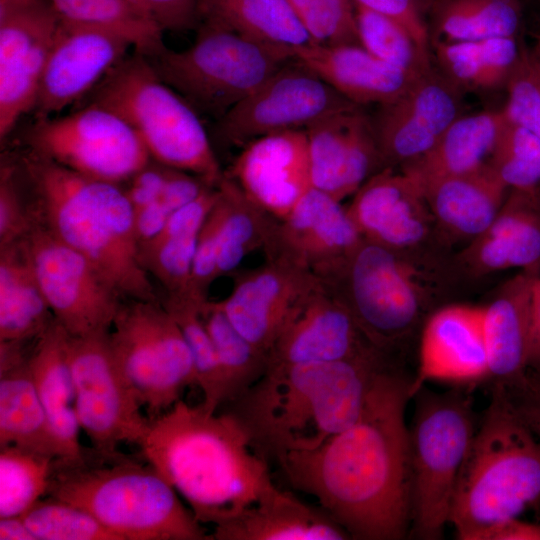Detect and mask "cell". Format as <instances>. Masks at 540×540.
Here are the masks:
<instances>
[{
  "label": "cell",
  "instance_id": "10",
  "mask_svg": "<svg viewBox=\"0 0 540 540\" xmlns=\"http://www.w3.org/2000/svg\"><path fill=\"white\" fill-rule=\"evenodd\" d=\"M187 49L149 58L160 79L198 113L218 120L294 57L201 21Z\"/></svg>",
  "mask_w": 540,
  "mask_h": 540
},
{
  "label": "cell",
  "instance_id": "35",
  "mask_svg": "<svg viewBox=\"0 0 540 540\" xmlns=\"http://www.w3.org/2000/svg\"><path fill=\"white\" fill-rule=\"evenodd\" d=\"M55 320L22 240L0 247V341H31Z\"/></svg>",
  "mask_w": 540,
  "mask_h": 540
},
{
  "label": "cell",
  "instance_id": "26",
  "mask_svg": "<svg viewBox=\"0 0 540 540\" xmlns=\"http://www.w3.org/2000/svg\"><path fill=\"white\" fill-rule=\"evenodd\" d=\"M537 274L522 270L483 306L489 380L509 397L521 394L528 385L531 293Z\"/></svg>",
  "mask_w": 540,
  "mask_h": 540
},
{
  "label": "cell",
  "instance_id": "53",
  "mask_svg": "<svg viewBox=\"0 0 540 540\" xmlns=\"http://www.w3.org/2000/svg\"><path fill=\"white\" fill-rule=\"evenodd\" d=\"M171 169L151 158L126 182L127 188H124V191L134 211L159 200Z\"/></svg>",
  "mask_w": 540,
  "mask_h": 540
},
{
  "label": "cell",
  "instance_id": "11",
  "mask_svg": "<svg viewBox=\"0 0 540 540\" xmlns=\"http://www.w3.org/2000/svg\"><path fill=\"white\" fill-rule=\"evenodd\" d=\"M114 357L148 419L153 420L196 384L183 334L160 302H122L108 334Z\"/></svg>",
  "mask_w": 540,
  "mask_h": 540
},
{
  "label": "cell",
  "instance_id": "2",
  "mask_svg": "<svg viewBox=\"0 0 540 540\" xmlns=\"http://www.w3.org/2000/svg\"><path fill=\"white\" fill-rule=\"evenodd\" d=\"M394 358L376 351L327 362L269 368L248 390L221 407L269 464L312 450L360 416L373 382Z\"/></svg>",
  "mask_w": 540,
  "mask_h": 540
},
{
  "label": "cell",
  "instance_id": "56",
  "mask_svg": "<svg viewBox=\"0 0 540 540\" xmlns=\"http://www.w3.org/2000/svg\"><path fill=\"white\" fill-rule=\"evenodd\" d=\"M530 330L528 383L530 387L540 388V273L535 276L532 284Z\"/></svg>",
  "mask_w": 540,
  "mask_h": 540
},
{
  "label": "cell",
  "instance_id": "3",
  "mask_svg": "<svg viewBox=\"0 0 540 540\" xmlns=\"http://www.w3.org/2000/svg\"><path fill=\"white\" fill-rule=\"evenodd\" d=\"M138 446L202 525L232 519L275 485L239 423L201 403L178 400L149 420Z\"/></svg>",
  "mask_w": 540,
  "mask_h": 540
},
{
  "label": "cell",
  "instance_id": "29",
  "mask_svg": "<svg viewBox=\"0 0 540 540\" xmlns=\"http://www.w3.org/2000/svg\"><path fill=\"white\" fill-rule=\"evenodd\" d=\"M420 185L433 216L435 232L450 241L467 243L491 225L509 189L488 165Z\"/></svg>",
  "mask_w": 540,
  "mask_h": 540
},
{
  "label": "cell",
  "instance_id": "1",
  "mask_svg": "<svg viewBox=\"0 0 540 540\" xmlns=\"http://www.w3.org/2000/svg\"><path fill=\"white\" fill-rule=\"evenodd\" d=\"M411 377L398 363L379 372L358 419L312 450L277 464L289 485L314 497L355 540H401L411 528L406 407Z\"/></svg>",
  "mask_w": 540,
  "mask_h": 540
},
{
  "label": "cell",
  "instance_id": "59",
  "mask_svg": "<svg viewBox=\"0 0 540 540\" xmlns=\"http://www.w3.org/2000/svg\"><path fill=\"white\" fill-rule=\"evenodd\" d=\"M538 46H539V49H540V35H539V40H538Z\"/></svg>",
  "mask_w": 540,
  "mask_h": 540
},
{
  "label": "cell",
  "instance_id": "36",
  "mask_svg": "<svg viewBox=\"0 0 540 540\" xmlns=\"http://www.w3.org/2000/svg\"><path fill=\"white\" fill-rule=\"evenodd\" d=\"M201 21L290 53L313 45L288 0H201Z\"/></svg>",
  "mask_w": 540,
  "mask_h": 540
},
{
  "label": "cell",
  "instance_id": "51",
  "mask_svg": "<svg viewBox=\"0 0 540 540\" xmlns=\"http://www.w3.org/2000/svg\"><path fill=\"white\" fill-rule=\"evenodd\" d=\"M432 0H351L362 6L389 16L402 24L424 49L431 51L427 12Z\"/></svg>",
  "mask_w": 540,
  "mask_h": 540
},
{
  "label": "cell",
  "instance_id": "43",
  "mask_svg": "<svg viewBox=\"0 0 540 540\" xmlns=\"http://www.w3.org/2000/svg\"><path fill=\"white\" fill-rule=\"evenodd\" d=\"M163 306L178 324L191 352L196 385L200 388L201 404L218 411L223 403L222 374L216 351L200 314V306L189 296H166Z\"/></svg>",
  "mask_w": 540,
  "mask_h": 540
},
{
  "label": "cell",
  "instance_id": "49",
  "mask_svg": "<svg viewBox=\"0 0 540 540\" xmlns=\"http://www.w3.org/2000/svg\"><path fill=\"white\" fill-rule=\"evenodd\" d=\"M224 212L225 204L219 189L218 199L207 215L197 238L188 296L199 303L208 300V290L218 278V237Z\"/></svg>",
  "mask_w": 540,
  "mask_h": 540
},
{
  "label": "cell",
  "instance_id": "8",
  "mask_svg": "<svg viewBox=\"0 0 540 540\" xmlns=\"http://www.w3.org/2000/svg\"><path fill=\"white\" fill-rule=\"evenodd\" d=\"M96 104L123 118L151 158L218 186L225 174L198 112L164 83L149 58L134 51L120 60L78 102Z\"/></svg>",
  "mask_w": 540,
  "mask_h": 540
},
{
  "label": "cell",
  "instance_id": "21",
  "mask_svg": "<svg viewBox=\"0 0 540 540\" xmlns=\"http://www.w3.org/2000/svg\"><path fill=\"white\" fill-rule=\"evenodd\" d=\"M353 195L347 211L367 241L417 251L435 232L422 186L402 170H380Z\"/></svg>",
  "mask_w": 540,
  "mask_h": 540
},
{
  "label": "cell",
  "instance_id": "9",
  "mask_svg": "<svg viewBox=\"0 0 540 540\" xmlns=\"http://www.w3.org/2000/svg\"><path fill=\"white\" fill-rule=\"evenodd\" d=\"M412 399L409 536L438 540L449 523L458 475L477 426L472 399L463 387L440 393L423 386Z\"/></svg>",
  "mask_w": 540,
  "mask_h": 540
},
{
  "label": "cell",
  "instance_id": "16",
  "mask_svg": "<svg viewBox=\"0 0 540 540\" xmlns=\"http://www.w3.org/2000/svg\"><path fill=\"white\" fill-rule=\"evenodd\" d=\"M60 23L48 0H0V139L32 112Z\"/></svg>",
  "mask_w": 540,
  "mask_h": 540
},
{
  "label": "cell",
  "instance_id": "47",
  "mask_svg": "<svg viewBox=\"0 0 540 540\" xmlns=\"http://www.w3.org/2000/svg\"><path fill=\"white\" fill-rule=\"evenodd\" d=\"M288 2L313 45L359 44L355 6L351 0Z\"/></svg>",
  "mask_w": 540,
  "mask_h": 540
},
{
  "label": "cell",
  "instance_id": "54",
  "mask_svg": "<svg viewBox=\"0 0 540 540\" xmlns=\"http://www.w3.org/2000/svg\"><path fill=\"white\" fill-rule=\"evenodd\" d=\"M468 540H540V523L511 518L473 533Z\"/></svg>",
  "mask_w": 540,
  "mask_h": 540
},
{
  "label": "cell",
  "instance_id": "52",
  "mask_svg": "<svg viewBox=\"0 0 540 540\" xmlns=\"http://www.w3.org/2000/svg\"><path fill=\"white\" fill-rule=\"evenodd\" d=\"M164 31L197 29L201 0H129Z\"/></svg>",
  "mask_w": 540,
  "mask_h": 540
},
{
  "label": "cell",
  "instance_id": "33",
  "mask_svg": "<svg viewBox=\"0 0 540 540\" xmlns=\"http://www.w3.org/2000/svg\"><path fill=\"white\" fill-rule=\"evenodd\" d=\"M509 118L501 109L462 114L419 159L400 170L420 184L477 171L487 165Z\"/></svg>",
  "mask_w": 540,
  "mask_h": 540
},
{
  "label": "cell",
  "instance_id": "20",
  "mask_svg": "<svg viewBox=\"0 0 540 540\" xmlns=\"http://www.w3.org/2000/svg\"><path fill=\"white\" fill-rule=\"evenodd\" d=\"M305 132L311 186L339 201L384 169L372 117L363 107L330 115Z\"/></svg>",
  "mask_w": 540,
  "mask_h": 540
},
{
  "label": "cell",
  "instance_id": "42",
  "mask_svg": "<svg viewBox=\"0 0 540 540\" xmlns=\"http://www.w3.org/2000/svg\"><path fill=\"white\" fill-rule=\"evenodd\" d=\"M355 16L359 44L380 60L414 77L434 68L431 51L393 18L362 6H355Z\"/></svg>",
  "mask_w": 540,
  "mask_h": 540
},
{
  "label": "cell",
  "instance_id": "28",
  "mask_svg": "<svg viewBox=\"0 0 540 540\" xmlns=\"http://www.w3.org/2000/svg\"><path fill=\"white\" fill-rule=\"evenodd\" d=\"M294 58L359 107L390 103L418 78L380 60L359 44L308 45L295 50Z\"/></svg>",
  "mask_w": 540,
  "mask_h": 540
},
{
  "label": "cell",
  "instance_id": "6",
  "mask_svg": "<svg viewBox=\"0 0 540 540\" xmlns=\"http://www.w3.org/2000/svg\"><path fill=\"white\" fill-rule=\"evenodd\" d=\"M540 504V438L505 394L492 399L458 475L449 512L456 538L468 540L492 524Z\"/></svg>",
  "mask_w": 540,
  "mask_h": 540
},
{
  "label": "cell",
  "instance_id": "5",
  "mask_svg": "<svg viewBox=\"0 0 540 540\" xmlns=\"http://www.w3.org/2000/svg\"><path fill=\"white\" fill-rule=\"evenodd\" d=\"M147 464L118 453L56 458L46 496L84 509L122 540H211L176 490Z\"/></svg>",
  "mask_w": 540,
  "mask_h": 540
},
{
  "label": "cell",
  "instance_id": "48",
  "mask_svg": "<svg viewBox=\"0 0 540 540\" xmlns=\"http://www.w3.org/2000/svg\"><path fill=\"white\" fill-rule=\"evenodd\" d=\"M17 161L2 158L0 169V247L23 240L36 223L20 189Z\"/></svg>",
  "mask_w": 540,
  "mask_h": 540
},
{
  "label": "cell",
  "instance_id": "4",
  "mask_svg": "<svg viewBox=\"0 0 540 540\" xmlns=\"http://www.w3.org/2000/svg\"><path fill=\"white\" fill-rule=\"evenodd\" d=\"M17 156L36 222L86 257L124 299L159 302L139 260L134 209L124 188L28 149Z\"/></svg>",
  "mask_w": 540,
  "mask_h": 540
},
{
  "label": "cell",
  "instance_id": "55",
  "mask_svg": "<svg viewBox=\"0 0 540 540\" xmlns=\"http://www.w3.org/2000/svg\"><path fill=\"white\" fill-rule=\"evenodd\" d=\"M170 215L171 212L160 200L134 211V230L138 245L155 238L163 230Z\"/></svg>",
  "mask_w": 540,
  "mask_h": 540
},
{
  "label": "cell",
  "instance_id": "45",
  "mask_svg": "<svg viewBox=\"0 0 540 540\" xmlns=\"http://www.w3.org/2000/svg\"><path fill=\"white\" fill-rule=\"evenodd\" d=\"M22 517L36 540H122L84 509L51 496Z\"/></svg>",
  "mask_w": 540,
  "mask_h": 540
},
{
  "label": "cell",
  "instance_id": "38",
  "mask_svg": "<svg viewBox=\"0 0 540 540\" xmlns=\"http://www.w3.org/2000/svg\"><path fill=\"white\" fill-rule=\"evenodd\" d=\"M61 21L102 29L128 40L134 51L153 58L167 47L163 30L129 0H48Z\"/></svg>",
  "mask_w": 540,
  "mask_h": 540
},
{
  "label": "cell",
  "instance_id": "14",
  "mask_svg": "<svg viewBox=\"0 0 540 540\" xmlns=\"http://www.w3.org/2000/svg\"><path fill=\"white\" fill-rule=\"evenodd\" d=\"M22 242L53 316L67 333L109 332L124 298L105 276L37 222Z\"/></svg>",
  "mask_w": 540,
  "mask_h": 540
},
{
  "label": "cell",
  "instance_id": "44",
  "mask_svg": "<svg viewBox=\"0 0 540 540\" xmlns=\"http://www.w3.org/2000/svg\"><path fill=\"white\" fill-rule=\"evenodd\" d=\"M487 165L511 190L540 191V139L511 119Z\"/></svg>",
  "mask_w": 540,
  "mask_h": 540
},
{
  "label": "cell",
  "instance_id": "17",
  "mask_svg": "<svg viewBox=\"0 0 540 540\" xmlns=\"http://www.w3.org/2000/svg\"><path fill=\"white\" fill-rule=\"evenodd\" d=\"M464 93L434 68L372 117L383 168L426 154L462 114Z\"/></svg>",
  "mask_w": 540,
  "mask_h": 540
},
{
  "label": "cell",
  "instance_id": "41",
  "mask_svg": "<svg viewBox=\"0 0 540 540\" xmlns=\"http://www.w3.org/2000/svg\"><path fill=\"white\" fill-rule=\"evenodd\" d=\"M55 460L16 445L0 446V518L23 515L47 495Z\"/></svg>",
  "mask_w": 540,
  "mask_h": 540
},
{
  "label": "cell",
  "instance_id": "15",
  "mask_svg": "<svg viewBox=\"0 0 540 540\" xmlns=\"http://www.w3.org/2000/svg\"><path fill=\"white\" fill-rule=\"evenodd\" d=\"M354 107L359 106L294 58L216 120L215 135L224 145L242 148L261 136L306 130Z\"/></svg>",
  "mask_w": 540,
  "mask_h": 540
},
{
  "label": "cell",
  "instance_id": "18",
  "mask_svg": "<svg viewBox=\"0 0 540 540\" xmlns=\"http://www.w3.org/2000/svg\"><path fill=\"white\" fill-rule=\"evenodd\" d=\"M376 351L347 306L317 278L286 318L270 350L268 369L344 360Z\"/></svg>",
  "mask_w": 540,
  "mask_h": 540
},
{
  "label": "cell",
  "instance_id": "32",
  "mask_svg": "<svg viewBox=\"0 0 540 540\" xmlns=\"http://www.w3.org/2000/svg\"><path fill=\"white\" fill-rule=\"evenodd\" d=\"M69 334L54 320L33 343L29 369L63 460H82L75 387L68 358ZM58 459V458H57Z\"/></svg>",
  "mask_w": 540,
  "mask_h": 540
},
{
  "label": "cell",
  "instance_id": "24",
  "mask_svg": "<svg viewBox=\"0 0 540 540\" xmlns=\"http://www.w3.org/2000/svg\"><path fill=\"white\" fill-rule=\"evenodd\" d=\"M226 176L257 206L283 220L312 187L305 130L273 133L250 141Z\"/></svg>",
  "mask_w": 540,
  "mask_h": 540
},
{
  "label": "cell",
  "instance_id": "60",
  "mask_svg": "<svg viewBox=\"0 0 540 540\" xmlns=\"http://www.w3.org/2000/svg\"><path fill=\"white\" fill-rule=\"evenodd\" d=\"M537 436H538V437L540 438V434H539V435H537Z\"/></svg>",
  "mask_w": 540,
  "mask_h": 540
},
{
  "label": "cell",
  "instance_id": "25",
  "mask_svg": "<svg viewBox=\"0 0 540 540\" xmlns=\"http://www.w3.org/2000/svg\"><path fill=\"white\" fill-rule=\"evenodd\" d=\"M233 275L232 291L219 304L233 326L269 356L292 308L317 277L279 258L266 259L258 268Z\"/></svg>",
  "mask_w": 540,
  "mask_h": 540
},
{
  "label": "cell",
  "instance_id": "57",
  "mask_svg": "<svg viewBox=\"0 0 540 540\" xmlns=\"http://www.w3.org/2000/svg\"><path fill=\"white\" fill-rule=\"evenodd\" d=\"M0 540H36L22 515L0 518Z\"/></svg>",
  "mask_w": 540,
  "mask_h": 540
},
{
  "label": "cell",
  "instance_id": "34",
  "mask_svg": "<svg viewBox=\"0 0 540 540\" xmlns=\"http://www.w3.org/2000/svg\"><path fill=\"white\" fill-rule=\"evenodd\" d=\"M522 51L516 37L431 44L434 66L464 94L506 88Z\"/></svg>",
  "mask_w": 540,
  "mask_h": 540
},
{
  "label": "cell",
  "instance_id": "23",
  "mask_svg": "<svg viewBox=\"0 0 540 540\" xmlns=\"http://www.w3.org/2000/svg\"><path fill=\"white\" fill-rule=\"evenodd\" d=\"M311 187L283 220H278L263 249L313 273L350 255L363 240L347 207Z\"/></svg>",
  "mask_w": 540,
  "mask_h": 540
},
{
  "label": "cell",
  "instance_id": "30",
  "mask_svg": "<svg viewBox=\"0 0 540 540\" xmlns=\"http://www.w3.org/2000/svg\"><path fill=\"white\" fill-rule=\"evenodd\" d=\"M211 540H348L320 506L273 485L253 505L212 527Z\"/></svg>",
  "mask_w": 540,
  "mask_h": 540
},
{
  "label": "cell",
  "instance_id": "58",
  "mask_svg": "<svg viewBox=\"0 0 540 540\" xmlns=\"http://www.w3.org/2000/svg\"><path fill=\"white\" fill-rule=\"evenodd\" d=\"M527 63L532 80L540 94V56L527 51Z\"/></svg>",
  "mask_w": 540,
  "mask_h": 540
},
{
  "label": "cell",
  "instance_id": "13",
  "mask_svg": "<svg viewBox=\"0 0 540 540\" xmlns=\"http://www.w3.org/2000/svg\"><path fill=\"white\" fill-rule=\"evenodd\" d=\"M108 334L69 335L67 344L78 423L93 451L102 456L117 454L124 442L139 445L149 426L114 357Z\"/></svg>",
  "mask_w": 540,
  "mask_h": 540
},
{
  "label": "cell",
  "instance_id": "39",
  "mask_svg": "<svg viewBox=\"0 0 540 540\" xmlns=\"http://www.w3.org/2000/svg\"><path fill=\"white\" fill-rule=\"evenodd\" d=\"M225 212L218 237V277L236 272L252 251L264 249L278 219L252 202L238 185L224 176L218 185Z\"/></svg>",
  "mask_w": 540,
  "mask_h": 540
},
{
  "label": "cell",
  "instance_id": "12",
  "mask_svg": "<svg viewBox=\"0 0 540 540\" xmlns=\"http://www.w3.org/2000/svg\"><path fill=\"white\" fill-rule=\"evenodd\" d=\"M26 149L81 175L122 185L150 160L136 131L118 114L96 104L63 117L34 119Z\"/></svg>",
  "mask_w": 540,
  "mask_h": 540
},
{
  "label": "cell",
  "instance_id": "27",
  "mask_svg": "<svg viewBox=\"0 0 540 540\" xmlns=\"http://www.w3.org/2000/svg\"><path fill=\"white\" fill-rule=\"evenodd\" d=\"M474 275L509 268L540 273V191L511 190L491 225L460 253Z\"/></svg>",
  "mask_w": 540,
  "mask_h": 540
},
{
  "label": "cell",
  "instance_id": "37",
  "mask_svg": "<svg viewBox=\"0 0 540 540\" xmlns=\"http://www.w3.org/2000/svg\"><path fill=\"white\" fill-rule=\"evenodd\" d=\"M522 23L520 0H432L427 12L431 44L518 38Z\"/></svg>",
  "mask_w": 540,
  "mask_h": 540
},
{
  "label": "cell",
  "instance_id": "31",
  "mask_svg": "<svg viewBox=\"0 0 540 540\" xmlns=\"http://www.w3.org/2000/svg\"><path fill=\"white\" fill-rule=\"evenodd\" d=\"M30 341H0V446L61 458L29 369ZM34 343V342H33Z\"/></svg>",
  "mask_w": 540,
  "mask_h": 540
},
{
  "label": "cell",
  "instance_id": "7",
  "mask_svg": "<svg viewBox=\"0 0 540 540\" xmlns=\"http://www.w3.org/2000/svg\"><path fill=\"white\" fill-rule=\"evenodd\" d=\"M417 251L363 239L346 258L314 272L350 310L367 340L396 354L432 312L441 277Z\"/></svg>",
  "mask_w": 540,
  "mask_h": 540
},
{
  "label": "cell",
  "instance_id": "19",
  "mask_svg": "<svg viewBox=\"0 0 540 540\" xmlns=\"http://www.w3.org/2000/svg\"><path fill=\"white\" fill-rule=\"evenodd\" d=\"M130 47L112 32L60 20L32 110L34 119L52 117L78 103Z\"/></svg>",
  "mask_w": 540,
  "mask_h": 540
},
{
  "label": "cell",
  "instance_id": "46",
  "mask_svg": "<svg viewBox=\"0 0 540 540\" xmlns=\"http://www.w3.org/2000/svg\"><path fill=\"white\" fill-rule=\"evenodd\" d=\"M198 234L156 237L139 246L141 265L162 284L167 296L189 295Z\"/></svg>",
  "mask_w": 540,
  "mask_h": 540
},
{
  "label": "cell",
  "instance_id": "50",
  "mask_svg": "<svg viewBox=\"0 0 540 540\" xmlns=\"http://www.w3.org/2000/svg\"><path fill=\"white\" fill-rule=\"evenodd\" d=\"M507 101L503 106L509 119L524 126L540 139V94L532 80L527 50L506 85Z\"/></svg>",
  "mask_w": 540,
  "mask_h": 540
},
{
  "label": "cell",
  "instance_id": "22",
  "mask_svg": "<svg viewBox=\"0 0 540 540\" xmlns=\"http://www.w3.org/2000/svg\"><path fill=\"white\" fill-rule=\"evenodd\" d=\"M489 380L483 306L451 304L432 311L421 327L411 395L428 381L464 387Z\"/></svg>",
  "mask_w": 540,
  "mask_h": 540
},
{
  "label": "cell",
  "instance_id": "40",
  "mask_svg": "<svg viewBox=\"0 0 540 540\" xmlns=\"http://www.w3.org/2000/svg\"><path fill=\"white\" fill-rule=\"evenodd\" d=\"M200 314L221 369L223 407L243 394L267 372L269 356L233 326L219 301L208 299L203 302Z\"/></svg>",
  "mask_w": 540,
  "mask_h": 540
}]
</instances>
